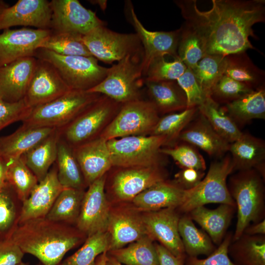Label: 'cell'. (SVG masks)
Masks as SVG:
<instances>
[{"mask_svg": "<svg viewBox=\"0 0 265 265\" xmlns=\"http://www.w3.org/2000/svg\"><path fill=\"white\" fill-rule=\"evenodd\" d=\"M60 137L59 131L56 129L46 139L21 157L38 182L45 177L51 166L56 161Z\"/></svg>", "mask_w": 265, "mask_h": 265, "instance_id": "31", "label": "cell"}, {"mask_svg": "<svg viewBox=\"0 0 265 265\" xmlns=\"http://www.w3.org/2000/svg\"><path fill=\"white\" fill-rule=\"evenodd\" d=\"M228 152L234 171L254 169L265 179V143L263 139L243 132L230 144Z\"/></svg>", "mask_w": 265, "mask_h": 265, "instance_id": "26", "label": "cell"}, {"mask_svg": "<svg viewBox=\"0 0 265 265\" xmlns=\"http://www.w3.org/2000/svg\"><path fill=\"white\" fill-rule=\"evenodd\" d=\"M174 147L161 148L160 152L172 158L182 168H192L205 171L204 158L192 145L184 142Z\"/></svg>", "mask_w": 265, "mask_h": 265, "instance_id": "47", "label": "cell"}, {"mask_svg": "<svg viewBox=\"0 0 265 265\" xmlns=\"http://www.w3.org/2000/svg\"><path fill=\"white\" fill-rule=\"evenodd\" d=\"M6 181L22 202L28 197L38 183L36 177L26 166L21 157L9 161Z\"/></svg>", "mask_w": 265, "mask_h": 265, "instance_id": "44", "label": "cell"}, {"mask_svg": "<svg viewBox=\"0 0 265 265\" xmlns=\"http://www.w3.org/2000/svg\"><path fill=\"white\" fill-rule=\"evenodd\" d=\"M9 161L0 157V185L6 181V174Z\"/></svg>", "mask_w": 265, "mask_h": 265, "instance_id": "56", "label": "cell"}, {"mask_svg": "<svg viewBox=\"0 0 265 265\" xmlns=\"http://www.w3.org/2000/svg\"><path fill=\"white\" fill-rule=\"evenodd\" d=\"M101 94L71 89L62 96L31 109L22 121L30 127L61 128L73 120Z\"/></svg>", "mask_w": 265, "mask_h": 265, "instance_id": "7", "label": "cell"}, {"mask_svg": "<svg viewBox=\"0 0 265 265\" xmlns=\"http://www.w3.org/2000/svg\"><path fill=\"white\" fill-rule=\"evenodd\" d=\"M143 57V50L127 55L108 68L105 78L87 91L104 95L120 104L141 99L140 89L144 83Z\"/></svg>", "mask_w": 265, "mask_h": 265, "instance_id": "4", "label": "cell"}, {"mask_svg": "<svg viewBox=\"0 0 265 265\" xmlns=\"http://www.w3.org/2000/svg\"><path fill=\"white\" fill-rule=\"evenodd\" d=\"M141 215L147 235L158 241L174 255L187 256L179 233L181 216L177 209L144 212Z\"/></svg>", "mask_w": 265, "mask_h": 265, "instance_id": "15", "label": "cell"}, {"mask_svg": "<svg viewBox=\"0 0 265 265\" xmlns=\"http://www.w3.org/2000/svg\"><path fill=\"white\" fill-rule=\"evenodd\" d=\"M198 112V107H191L159 118L150 134L165 136L167 143L178 139L181 132Z\"/></svg>", "mask_w": 265, "mask_h": 265, "instance_id": "45", "label": "cell"}, {"mask_svg": "<svg viewBox=\"0 0 265 265\" xmlns=\"http://www.w3.org/2000/svg\"><path fill=\"white\" fill-rule=\"evenodd\" d=\"M70 90L51 64L37 59L35 70L24 100L32 109L53 101Z\"/></svg>", "mask_w": 265, "mask_h": 265, "instance_id": "16", "label": "cell"}, {"mask_svg": "<svg viewBox=\"0 0 265 265\" xmlns=\"http://www.w3.org/2000/svg\"><path fill=\"white\" fill-rule=\"evenodd\" d=\"M187 67L179 58L167 61L165 56L158 57L150 64L144 75V81H160L177 80Z\"/></svg>", "mask_w": 265, "mask_h": 265, "instance_id": "46", "label": "cell"}, {"mask_svg": "<svg viewBox=\"0 0 265 265\" xmlns=\"http://www.w3.org/2000/svg\"><path fill=\"white\" fill-rule=\"evenodd\" d=\"M52 9L47 0H19L0 14V30L17 26L50 29Z\"/></svg>", "mask_w": 265, "mask_h": 265, "instance_id": "19", "label": "cell"}, {"mask_svg": "<svg viewBox=\"0 0 265 265\" xmlns=\"http://www.w3.org/2000/svg\"><path fill=\"white\" fill-rule=\"evenodd\" d=\"M151 102L159 113L180 111L187 108L185 93L177 80L144 81Z\"/></svg>", "mask_w": 265, "mask_h": 265, "instance_id": "29", "label": "cell"}, {"mask_svg": "<svg viewBox=\"0 0 265 265\" xmlns=\"http://www.w3.org/2000/svg\"><path fill=\"white\" fill-rule=\"evenodd\" d=\"M233 172L234 165L229 154L212 162L200 183L187 190L184 203L177 210L185 214L198 207L212 203L228 204L236 207L227 182L228 176Z\"/></svg>", "mask_w": 265, "mask_h": 265, "instance_id": "8", "label": "cell"}, {"mask_svg": "<svg viewBox=\"0 0 265 265\" xmlns=\"http://www.w3.org/2000/svg\"><path fill=\"white\" fill-rule=\"evenodd\" d=\"M186 191L172 182L164 180L148 187L132 201L134 208L139 212L168 208L178 209L184 203Z\"/></svg>", "mask_w": 265, "mask_h": 265, "instance_id": "25", "label": "cell"}, {"mask_svg": "<svg viewBox=\"0 0 265 265\" xmlns=\"http://www.w3.org/2000/svg\"><path fill=\"white\" fill-rule=\"evenodd\" d=\"M153 240L146 235L127 247L108 251V255L125 265H159Z\"/></svg>", "mask_w": 265, "mask_h": 265, "instance_id": "37", "label": "cell"}, {"mask_svg": "<svg viewBox=\"0 0 265 265\" xmlns=\"http://www.w3.org/2000/svg\"><path fill=\"white\" fill-rule=\"evenodd\" d=\"M253 90L245 84L223 75L211 89L209 97L219 105H223Z\"/></svg>", "mask_w": 265, "mask_h": 265, "instance_id": "48", "label": "cell"}, {"mask_svg": "<svg viewBox=\"0 0 265 265\" xmlns=\"http://www.w3.org/2000/svg\"><path fill=\"white\" fill-rule=\"evenodd\" d=\"M264 181L254 169L238 171L229 178L227 186L237 212L232 241L238 239L251 223L265 219Z\"/></svg>", "mask_w": 265, "mask_h": 265, "instance_id": "3", "label": "cell"}, {"mask_svg": "<svg viewBox=\"0 0 265 265\" xmlns=\"http://www.w3.org/2000/svg\"><path fill=\"white\" fill-rule=\"evenodd\" d=\"M159 265H184L186 257H177L160 244L155 243Z\"/></svg>", "mask_w": 265, "mask_h": 265, "instance_id": "54", "label": "cell"}, {"mask_svg": "<svg viewBox=\"0 0 265 265\" xmlns=\"http://www.w3.org/2000/svg\"><path fill=\"white\" fill-rule=\"evenodd\" d=\"M225 64V56L206 54L192 70L207 97H209L212 87L224 75Z\"/></svg>", "mask_w": 265, "mask_h": 265, "instance_id": "43", "label": "cell"}, {"mask_svg": "<svg viewBox=\"0 0 265 265\" xmlns=\"http://www.w3.org/2000/svg\"><path fill=\"white\" fill-rule=\"evenodd\" d=\"M107 231L110 236L108 251L124 247L147 235L139 211L129 207L110 209Z\"/></svg>", "mask_w": 265, "mask_h": 265, "instance_id": "20", "label": "cell"}, {"mask_svg": "<svg viewBox=\"0 0 265 265\" xmlns=\"http://www.w3.org/2000/svg\"><path fill=\"white\" fill-rule=\"evenodd\" d=\"M51 32L50 29L26 27L3 30L0 34V67L22 58L34 57L36 50Z\"/></svg>", "mask_w": 265, "mask_h": 265, "instance_id": "17", "label": "cell"}, {"mask_svg": "<svg viewBox=\"0 0 265 265\" xmlns=\"http://www.w3.org/2000/svg\"><path fill=\"white\" fill-rule=\"evenodd\" d=\"M25 253L11 239L0 240V265H17Z\"/></svg>", "mask_w": 265, "mask_h": 265, "instance_id": "52", "label": "cell"}, {"mask_svg": "<svg viewBox=\"0 0 265 265\" xmlns=\"http://www.w3.org/2000/svg\"><path fill=\"white\" fill-rule=\"evenodd\" d=\"M9 5L3 0H0V14Z\"/></svg>", "mask_w": 265, "mask_h": 265, "instance_id": "60", "label": "cell"}, {"mask_svg": "<svg viewBox=\"0 0 265 265\" xmlns=\"http://www.w3.org/2000/svg\"><path fill=\"white\" fill-rule=\"evenodd\" d=\"M31 109L24 99L15 103L6 102L0 99V131L12 123L22 122Z\"/></svg>", "mask_w": 265, "mask_h": 265, "instance_id": "51", "label": "cell"}, {"mask_svg": "<svg viewBox=\"0 0 265 265\" xmlns=\"http://www.w3.org/2000/svg\"><path fill=\"white\" fill-rule=\"evenodd\" d=\"M23 202L10 185H0V240L10 238L18 226Z\"/></svg>", "mask_w": 265, "mask_h": 265, "instance_id": "36", "label": "cell"}, {"mask_svg": "<svg viewBox=\"0 0 265 265\" xmlns=\"http://www.w3.org/2000/svg\"><path fill=\"white\" fill-rule=\"evenodd\" d=\"M228 255L237 265H265V235L243 233L231 242Z\"/></svg>", "mask_w": 265, "mask_h": 265, "instance_id": "33", "label": "cell"}, {"mask_svg": "<svg viewBox=\"0 0 265 265\" xmlns=\"http://www.w3.org/2000/svg\"><path fill=\"white\" fill-rule=\"evenodd\" d=\"M238 124L265 119V86H263L229 103L221 105Z\"/></svg>", "mask_w": 265, "mask_h": 265, "instance_id": "30", "label": "cell"}, {"mask_svg": "<svg viewBox=\"0 0 265 265\" xmlns=\"http://www.w3.org/2000/svg\"><path fill=\"white\" fill-rule=\"evenodd\" d=\"M105 265H123L112 257L106 254Z\"/></svg>", "mask_w": 265, "mask_h": 265, "instance_id": "57", "label": "cell"}, {"mask_svg": "<svg viewBox=\"0 0 265 265\" xmlns=\"http://www.w3.org/2000/svg\"><path fill=\"white\" fill-rule=\"evenodd\" d=\"M80 34L71 32H55L50 35L40 46L62 55L92 56L82 40Z\"/></svg>", "mask_w": 265, "mask_h": 265, "instance_id": "42", "label": "cell"}, {"mask_svg": "<svg viewBox=\"0 0 265 265\" xmlns=\"http://www.w3.org/2000/svg\"><path fill=\"white\" fill-rule=\"evenodd\" d=\"M159 114L149 101L139 99L126 103L100 136L107 141L151 133L159 119Z\"/></svg>", "mask_w": 265, "mask_h": 265, "instance_id": "9", "label": "cell"}, {"mask_svg": "<svg viewBox=\"0 0 265 265\" xmlns=\"http://www.w3.org/2000/svg\"><path fill=\"white\" fill-rule=\"evenodd\" d=\"M109 245L108 232H98L87 237L81 247L58 265H94L98 256L108 252Z\"/></svg>", "mask_w": 265, "mask_h": 265, "instance_id": "41", "label": "cell"}, {"mask_svg": "<svg viewBox=\"0 0 265 265\" xmlns=\"http://www.w3.org/2000/svg\"><path fill=\"white\" fill-rule=\"evenodd\" d=\"M72 148L88 186L112 166L107 140L101 136Z\"/></svg>", "mask_w": 265, "mask_h": 265, "instance_id": "23", "label": "cell"}, {"mask_svg": "<svg viewBox=\"0 0 265 265\" xmlns=\"http://www.w3.org/2000/svg\"><path fill=\"white\" fill-rule=\"evenodd\" d=\"M233 234L226 233L222 241L206 258L186 256L184 265H237L230 258L228 247L232 241Z\"/></svg>", "mask_w": 265, "mask_h": 265, "instance_id": "49", "label": "cell"}, {"mask_svg": "<svg viewBox=\"0 0 265 265\" xmlns=\"http://www.w3.org/2000/svg\"><path fill=\"white\" fill-rule=\"evenodd\" d=\"M106 254L104 253L96 260L94 265H105Z\"/></svg>", "mask_w": 265, "mask_h": 265, "instance_id": "58", "label": "cell"}, {"mask_svg": "<svg viewBox=\"0 0 265 265\" xmlns=\"http://www.w3.org/2000/svg\"><path fill=\"white\" fill-rule=\"evenodd\" d=\"M51 29L84 35L105 23L78 0H52Z\"/></svg>", "mask_w": 265, "mask_h": 265, "instance_id": "13", "label": "cell"}, {"mask_svg": "<svg viewBox=\"0 0 265 265\" xmlns=\"http://www.w3.org/2000/svg\"><path fill=\"white\" fill-rule=\"evenodd\" d=\"M37 58L28 56L0 67V99L15 103L24 99L35 70Z\"/></svg>", "mask_w": 265, "mask_h": 265, "instance_id": "21", "label": "cell"}, {"mask_svg": "<svg viewBox=\"0 0 265 265\" xmlns=\"http://www.w3.org/2000/svg\"><path fill=\"white\" fill-rule=\"evenodd\" d=\"M105 181L104 175L84 193L75 227L86 237L107 231L110 208L105 193Z\"/></svg>", "mask_w": 265, "mask_h": 265, "instance_id": "12", "label": "cell"}, {"mask_svg": "<svg viewBox=\"0 0 265 265\" xmlns=\"http://www.w3.org/2000/svg\"><path fill=\"white\" fill-rule=\"evenodd\" d=\"M64 188L58 180L57 167L52 168L23 202L19 224L30 219L46 217Z\"/></svg>", "mask_w": 265, "mask_h": 265, "instance_id": "22", "label": "cell"}, {"mask_svg": "<svg viewBox=\"0 0 265 265\" xmlns=\"http://www.w3.org/2000/svg\"><path fill=\"white\" fill-rule=\"evenodd\" d=\"M178 231L188 257H198L202 255L208 256L216 248L208 235L195 226L187 213L181 216Z\"/></svg>", "mask_w": 265, "mask_h": 265, "instance_id": "34", "label": "cell"}, {"mask_svg": "<svg viewBox=\"0 0 265 265\" xmlns=\"http://www.w3.org/2000/svg\"><path fill=\"white\" fill-rule=\"evenodd\" d=\"M84 193V190L64 188L56 198L46 217L52 221L71 225L76 224Z\"/></svg>", "mask_w": 265, "mask_h": 265, "instance_id": "39", "label": "cell"}, {"mask_svg": "<svg viewBox=\"0 0 265 265\" xmlns=\"http://www.w3.org/2000/svg\"><path fill=\"white\" fill-rule=\"evenodd\" d=\"M205 171L192 168H182L172 181L184 190H190L196 186L205 175Z\"/></svg>", "mask_w": 265, "mask_h": 265, "instance_id": "53", "label": "cell"}, {"mask_svg": "<svg viewBox=\"0 0 265 265\" xmlns=\"http://www.w3.org/2000/svg\"><path fill=\"white\" fill-rule=\"evenodd\" d=\"M17 265H30L29 263H26L22 261Z\"/></svg>", "mask_w": 265, "mask_h": 265, "instance_id": "61", "label": "cell"}, {"mask_svg": "<svg viewBox=\"0 0 265 265\" xmlns=\"http://www.w3.org/2000/svg\"><path fill=\"white\" fill-rule=\"evenodd\" d=\"M178 139L201 149L211 157L218 159L227 154L230 144L213 129L199 111Z\"/></svg>", "mask_w": 265, "mask_h": 265, "instance_id": "24", "label": "cell"}, {"mask_svg": "<svg viewBox=\"0 0 265 265\" xmlns=\"http://www.w3.org/2000/svg\"><path fill=\"white\" fill-rule=\"evenodd\" d=\"M236 210L235 207L222 204L212 210L205 206L198 207L187 214L201 227L213 243L219 245L226 234Z\"/></svg>", "mask_w": 265, "mask_h": 265, "instance_id": "28", "label": "cell"}, {"mask_svg": "<svg viewBox=\"0 0 265 265\" xmlns=\"http://www.w3.org/2000/svg\"><path fill=\"white\" fill-rule=\"evenodd\" d=\"M163 136L132 135L107 141L112 166L121 168L161 166Z\"/></svg>", "mask_w": 265, "mask_h": 265, "instance_id": "6", "label": "cell"}, {"mask_svg": "<svg viewBox=\"0 0 265 265\" xmlns=\"http://www.w3.org/2000/svg\"><path fill=\"white\" fill-rule=\"evenodd\" d=\"M91 1H92L91 2H92L93 3H94L98 4L99 5L100 7L102 9H105L106 8V1H104V0H92Z\"/></svg>", "mask_w": 265, "mask_h": 265, "instance_id": "59", "label": "cell"}, {"mask_svg": "<svg viewBox=\"0 0 265 265\" xmlns=\"http://www.w3.org/2000/svg\"><path fill=\"white\" fill-rule=\"evenodd\" d=\"M177 81L186 94L187 108L198 107L207 97L202 91L192 71L187 68Z\"/></svg>", "mask_w": 265, "mask_h": 265, "instance_id": "50", "label": "cell"}, {"mask_svg": "<svg viewBox=\"0 0 265 265\" xmlns=\"http://www.w3.org/2000/svg\"><path fill=\"white\" fill-rule=\"evenodd\" d=\"M55 129L22 125L11 134L0 137V157L7 161L19 158L46 139Z\"/></svg>", "mask_w": 265, "mask_h": 265, "instance_id": "27", "label": "cell"}, {"mask_svg": "<svg viewBox=\"0 0 265 265\" xmlns=\"http://www.w3.org/2000/svg\"><path fill=\"white\" fill-rule=\"evenodd\" d=\"M126 15L134 27L143 50L142 63L143 76L150 64L155 59L169 55L173 59L179 58L177 47L179 28L171 31H152L146 29L138 19L130 2H126Z\"/></svg>", "mask_w": 265, "mask_h": 265, "instance_id": "14", "label": "cell"}, {"mask_svg": "<svg viewBox=\"0 0 265 265\" xmlns=\"http://www.w3.org/2000/svg\"><path fill=\"white\" fill-rule=\"evenodd\" d=\"M212 1V8L206 11L200 10L195 0L175 2L185 22L200 37L206 54L226 56L248 49L257 50L249 37L258 38L252 27L265 21V0Z\"/></svg>", "mask_w": 265, "mask_h": 265, "instance_id": "1", "label": "cell"}, {"mask_svg": "<svg viewBox=\"0 0 265 265\" xmlns=\"http://www.w3.org/2000/svg\"><path fill=\"white\" fill-rule=\"evenodd\" d=\"M34 57L51 64L71 89L87 91L93 88L105 78L108 70L93 56L62 55L39 48Z\"/></svg>", "mask_w": 265, "mask_h": 265, "instance_id": "5", "label": "cell"}, {"mask_svg": "<svg viewBox=\"0 0 265 265\" xmlns=\"http://www.w3.org/2000/svg\"><path fill=\"white\" fill-rule=\"evenodd\" d=\"M82 40L91 55L98 60L111 63L143 48L136 33H121L99 26L82 36Z\"/></svg>", "mask_w": 265, "mask_h": 265, "instance_id": "11", "label": "cell"}, {"mask_svg": "<svg viewBox=\"0 0 265 265\" xmlns=\"http://www.w3.org/2000/svg\"><path fill=\"white\" fill-rule=\"evenodd\" d=\"M118 104L100 95L70 123L58 129L60 138L72 148L94 139Z\"/></svg>", "mask_w": 265, "mask_h": 265, "instance_id": "10", "label": "cell"}, {"mask_svg": "<svg viewBox=\"0 0 265 265\" xmlns=\"http://www.w3.org/2000/svg\"><path fill=\"white\" fill-rule=\"evenodd\" d=\"M44 265L43 264H42L41 263L39 262V263H38L37 265Z\"/></svg>", "mask_w": 265, "mask_h": 265, "instance_id": "62", "label": "cell"}, {"mask_svg": "<svg viewBox=\"0 0 265 265\" xmlns=\"http://www.w3.org/2000/svg\"><path fill=\"white\" fill-rule=\"evenodd\" d=\"M86 238L76 227L45 217L19 224L10 238L44 265H58L67 252Z\"/></svg>", "mask_w": 265, "mask_h": 265, "instance_id": "2", "label": "cell"}, {"mask_svg": "<svg viewBox=\"0 0 265 265\" xmlns=\"http://www.w3.org/2000/svg\"><path fill=\"white\" fill-rule=\"evenodd\" d=\"M166 177L161 166L122 168L113 177L112 191L119 201L132 200L153 185L166 180Z\"/></svg>", "mask_w": 265, "mask_h": 265, "instance_id": "18", "label": "cell"}, {"mask_svg": "<svg viewBox=\"0 0 265 265\" xmlns=\"http://www.w3.org/2000/svg\"><path fill=\"white\" fill-rule=\"evenodd\" d=\"M177 47L179 59L191 70L206 55L202 42L195 29L185 22L179 28Z\"/></svg>", "mask_w": 265, "mask_h": 265, "instance_id": "40", "label": "cell"}, {"mask_svg": "<svg viewBox=\"0 0 265 265\" xmlns=\"http://www.w3.org/2000/svg\"><path fill=\"white\" fill-rule=\"evenodd\" d=\"M224 75L255 90L265 85V72L252 62L246 52L225 56Z\"/></svg>", "mask_w": 265, "mask_h": 265, "instance_id": "32", "label": "cell"}, {"mask_svg": "<svg viewBox=\"0 0 265 265\" xmlns=\"http://www.w3.org/2000/svg\"><path fill=\"white\" fill-rule=\"evenodd\" d=\"M55 161L57 178L61 186L64 188L84 190L87 186L73 148L60 137Z\"/></svg>", "mask_w": 265, "mask_h": 265, "instance_id": "35", "label": "cell"}, {"mask_svg": "<svg viewBox=\"0 0 265 265\" xmlns=\"http://www.w3.org/2000/svg\"><path fill=\"white\" fill-rule=\"evenodd\" d=\"M243 233L251 235H265V219L248 225L244 230Z\"/></svg>", "mask_w": 265, "mask_h": 265, "instance_id": "55", "label": "cell"}, {"mask_svg": "<svg viewBox=\"0 0 265 265\" xmlns=\"http://www.w3.org/2000/svg\"><path fill=\"white\" fill-rule=\"evenodd\" d=\"M198 109L213 129L229 143L236 141L242 134L238 125L226 112L222 106L210 97L206 98L198 106Z\"/></svg>", "mask_w": 265, "mask_h": 265, "instance_id": "38", "label": "cell"}]
</instances>
